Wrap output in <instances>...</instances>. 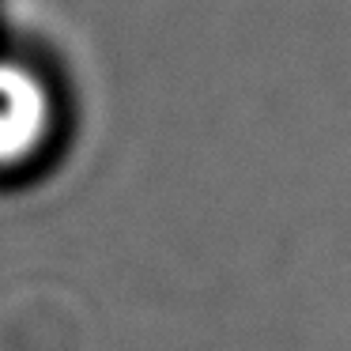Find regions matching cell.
Here are the masks:
<instances>
[{
	"instance_id": "cell-1",
	"label": "cell",
	"mask_w": 351,
	"mask_h": 351,
	"mask_svg": "<svg viewBox=\"0 0 351 351\" xmlns=\"http://www.w3.org/2000/svg\"><path fill=\"white\" fill-rule=\"evenodd\" d=\"M49 91L27 64L0 61V167L31 159L49 132Z\"/></svg>"
}]
</instances>
